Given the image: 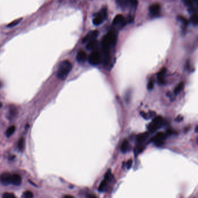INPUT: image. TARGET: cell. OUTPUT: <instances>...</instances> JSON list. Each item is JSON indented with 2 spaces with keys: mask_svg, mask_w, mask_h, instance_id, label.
Listing matches in <instances>:
<instances>
[{
  "mask_svg": "<svg viewBox=\"0 0 198 198\" xmlns=\"http://www.w3.org/2000/svg\"><path fill=\"white\" fill-rule=\"evenodd\" d=\"M183 120V116H182L181 115H178L177 118L176 119V121L178 122H180L181 121Z\"/></svg>",
  "mask_w": 198,
  "mask_h": 198,
  "instance_id": "4dcf8cb0",
  "label": "cell"
},
{
  "mask_svg": "<svg viewBox=\"0 0 198 198\" xmlns=\"http://www.w3.org/2000/svg\"><path fill=\"white\" fill-rule=\"evenodd\" d=\"M98 31H97V30L92 31L90 32L88 34H87L86 36L83 39L82 42L86 43V42H89L91 40L96 39V38L98 37Z\"/></svg>",
  "mask_w": 198,
  "mask_h": 198,
  "instance_id": "ba28073f",
  "label": "cell"
},
{
  "mask_svg": "<svg viewBox=\"0 0 198 198\" xmlns=\"http://www.w3.org/2000/svg\"><path fill=\"white\" fill-rule=\"evenodd\" d=\"M23 197L24 198H33L34 195L32 192L30 191H27L23 193Z\"/></svg>",
  "mask_w": 198,
  "mask_h": 198,
  "instance_id": "d4e9b609",
  "label": "cell"
},
{
  "mask_svg": "<svg viewBox=\"0 0 198 198\" xmlns=\"http://www.w3.org/2000/svg\"><path fill=\"white\" fill-rule=\"evenodd\" d=\"M22 20V18L19 19H17V20H15L13 21L12 22L10 23L8 25V27H13V26H15L18 24Z\"/></svg>",
  "mask_w": 198,
  "mask_h": 198,
  "instance_id": "cb8c5ba5",
  "label": "cell"
},
{
  "mask_svg": "<svg viewBox=\"0 0 198 198\" xmlns=\"http://www.w3.org/2000/svg\"><path fill=\"white\" fill-rule=\"evenodd\" d=\"M166 73V69L165 68H163L160 72L158 74V81L159 84H165V75Z\"/></svg>",
  "mask_w": 198,
  "mask_h": 198,
  "instance_id": "8fae6325",
  "label": "cell"
},
{
  "mask_svg": "<svg viewBox=\"0 0 198 198\" xmlns=\"http://www.w3.org/2000/svg\"><path fill=\"white\" fill-rule=\"evenodd\" d=\"M106 10L105 9H103L99 12L98 15L93 20L94 24L96 26H98L99 24H100L103 22L104 19L106 18Z\"/></svg>",
  "mask_w": 198,
  "mask_h": 198,
  "instance_id": "52a82bcc",
  "label": "cell"
},
{
  "mask_svg": "<svg viewBox=\"0 0 198 198\" xmlns=\"http://www.w3.org/2000/svg\"><path fill=\"white\" fill-rule=\"evenodd\" d=\"M148 130L151 132H155L158 129H159V127L155 125L154 123H153L152 122L151 123H150L148 126Z\"/></svg>",
  "mask_w": 198,
  "mask_h": 198,
  "instance_id": "44dd1931",
  "label": "cell"
},
{
  "mask_svg": "<svg viewBox=\"0 0 198 198\" xmlns=\"http://www.w3.org/2000/svg\"><path fill=\"white\" fill-rule=\"evenodd\" d=\"M87 59L86 53L83 51H80L76 56V59L79 63H84Z\"/></svg>",
  "mask_w": 198,
  "mask_h": 198,
  "instance_id": "30bf717a",
  "label": "cell"
},
{
  "mask_svg": "<svg viewBox=\"0 0 198 198\" xmlns=\"http://www.w3.org/2000/svg\"><path fill=\"white\" fill-rule=\"evenodd\" d=\"M129 148V143L128 141L127 140H123L121 147H120V150L122 153H125L128 151Z\"/></svg>",
  "mask_w": 198,
  "mask_h": 198,
  "instance_id": "9a60e30c",
  "label": "cell"
},
{
  "mask_svg": "<svg viewBox=\"0 0 198 198\" xmlns=\"http://www.w3.org/2000/svg\"><path fill=\"white\" fill-rule=\"evenodd\" d=\"M2 107V103L1 102H0V108Z\"/></svg>",
  "mask_w": 198,
  "mask_h": 198,
  "instance_id": "d590c367",
  "label": "cell"
},
{
  "mask_svg": "<svg viewBox=\"0 0 198 198\" xmlns=\"http://www.w3.org/2000/svg\"><path fill=\"white\" fill-rule=\"evenodd\" d=\"M160 6L159 4H153L151 5L149 8V10L151 14L153 16H157L160 12Z\"/></svg>",
  "mask_w": 198,
  "mask_h": 198,
  "instance_id": "9c48e42d",
  "label": "cell"
},
{
  "mask_svg": "<svg viewBox=\"0 0 198 198\" xmlns=\"http://www.w3.org/2000/svg\"><path fill=\"white\" fill-rule=\"evenodd\" d=\"M132 164V161L131 159H130L129 161H128V162H127V168L128 169L131 168Z\"/></svg>",
  "mask_w": 198,
  "mask_h": 198,
  "instance_id": "f546056e",
  "label": "cell"
},
{
  "mask_svg": "<svg viewBox=\"0 0 198 198\" xmlns=\"http://www.w3.org/2000/svg\"><path fill=\"white\" fill-rule=\"evenodd\" d=\"M98 45H99L98 41L96 39H93L88 42L86 48L89 50H94L98 47Z\"/></svg>",
  "mask_w": 198,
  "mask_h": 198,
  "instance_id": "7c38bea8",
  "label": "cell"
},
{
  "mask_svg": "<svg viewBox=\"0 0 198 198\" xmlns=\"http://www.w3.org/2000/svg\"><path fill=\"white\" fill-rule=\"evenodd\" d=\"M153 88H154V82L153 80H150L148 84L147 88L148 90L151 91L153 89Z\"/></svg>",
  "mask_w": 198,
  "mask_h": 198,
  "instance_id": "4316f807",
  "label": "cell"
},
{
  "mask_svg": "<svg viewBox=\"0 0 198 198\" xmlns=\"http://www.w3.org/2000/svg\"><path fill=\"white\" fill-rule=\"evenodd\" d=\"M24 147V140L23 138H21L17 143V147L20 151H22Z\"/></svg>",
  "mask_w": 198,
  "mask_h": 198,
  "instance_id": "ffe728a7",
  "label": "cell"
},
{
  "mask_svg": "<svg viewBox=\"0 0 198 198\" xmlns=\"http://www.w3.org/2000/svg\"><path fill=\"white\" fill-rule=\"evenodd\" d=\"M102 57L101 55L99 52L98 51H94L93 52L89 57V62L90 64L93 66H98L101 63Z\"/></svg>",
  "mask_w": 198,
  "mask_h": 198,
  "instance_id": "277c9868",
  "label": "cell"
},
{
  "mask_svg": "<svg viewBox=\"0 0 198 198\" xmlns=\"http://www.w3.org/2000/svg\"><path fill=\"white\" fill-rule=\"evenodd\" d=\"M141 115L145 119H149V116H148V114H146V113H145V112H141Z\"/></svg>",
  "mask_w": 198,
  "mask_h": 198,
  "instance_id": "1f68e13d",
  "label": "cell"
},
{
  "mask_svg": "<svg viewBox=\"0 0 198 198\" xmlns=\"http://www.w3.org/2000/svg\"><path fill=\"white\" fill-rule=\"evenodd\" d=\"M2 198H16V197H15V195H13L12 193L6 192L3 194Z\"/></svg>",
  "mask_w": 198,
  "mask_h": 198,
  "instance_id": "484cf974",
  "label": "cell"
},
{
  "mask_svg": "<svg viewBox=\"0 0 198 198\" xmlns=\"http://www.w3.org/2000/svg\"><path fill=\"white\" fill-rule=\"evenodd\" d=\"M183 2L186 5L189 6H192L194 1L193 0H183Z\"/></svg>",
  "mask_w": 198,
  "mask_h": 198,
  "instance_id": "83f0119b",
  "label": "cell"
},
{
  "mask_svg": "<svg viewBox=\"0 0 198 198\" xmlns=\"http://www.w3.org/2000/svg\"><path fill=\"white\" fill-rule=\"evenodd\" d=\"M110 176H111V171H110V170H108V171L105 174V179L109 180Z\"/></svg>",
  "mask_w": 198,
  "mask_h": 198,
  "instance_id": "f1b7e54d",
  "label": "cell"
},
{
  "mask_svg": "<svg viewBox=\"0 0 198 198\" xmlns=\"http://www.w3.org/2000/svg\"><path fill=\"white\" fill-rule=\"evenodd\" d=\"M116 2L121 8L125 9L128 6L135 8L137 6V0H116Z\"/></svg>",
  "mask_w": 198,
  "mask_h": 198,
  "instance_id": "5b68a950",
  "label": "cell"
},
{
  "mask_svg": "<svg viewBox=\"0 0 198 198\" xmlns=\"http://www.w3.org/2000/svg\"><path fill=\"white\" fill-rule=\"evenodd\" d=\"M184 83L183 82H181L174 89V93L176 95H177L179 93H180L183 89H184Z\"/></svg>",
  "mask_w": 198,
  "mask_h": 198,
  "instance_id": "e0dca14e",
  "label": "cell"
},
{
  "mask_svg": "<svg viewBox=\"0 0 198 198\" xmlns=\"http://www.w3.org/2000/svg\"><path fill=\"white\" fill-rule=\"evenodd\" d=\"M0 182L3 185L13 184L19 186L22 183V178L17 174L4 173L0 175Z\"/></svg>",
  "mask_w": 198,
  "mask_h": 198,
  "instance_id": "7a4b0ae2",
  "label": "cell"
},
{
  "mask_svg": "<svg viewBox=\"0 0 198 198\" xmlns=\"http://www.w3.org/2000/svg\"><path fill=\"white\" fill-rule=\"evenodd\" d=\"M107 180H106V179H104L100 184L99 185V187H98V191H100V192H102L104 191L105 188V187L107 184Z\"/></svg>",
  "mask_w": 198,
  "mask_h": 198,
  "instance_id": "d6986e66",
  "label": "cell"
},
{
  "mask_svg": "<svg viewBox=\"0 0 198 198\" xmlns=\"http://www.w3.org/2000/svg\"><path fill=\"white\" fill-rule=\"evenodd\" d=\"M178 19L184 25V26H187L189 24V21L188 20L184 17L182 16H178Z\"/></svg>",
  "mask_w": 198,
  "mask_h": 198,
  "instance_id": "7402d4cb",
  "label": "cell"
},
{
  "mask_svg": "<svg viewBox=\"0 0 198 198\" xmlns=\"http://www.w3.org/2000/svg\"><path fill=\"white\" fill-rule=\"evenodd\" d=\"M152 123H154L155 125H156L159 128L162 125V124L163 123V120L161 116H159L155 117L153 119Z\"/></svg>",
  "mask_w": 198,
  "mask_h": 198,
  "instance_id": "2e32d148",
  "label": "cell"
},
{
  "mask_svg": "<svg viewBox=\"0 0 198 198\" xmlns=\"http://www.w3.org/2000/svg\"><path fill=\"white\" fill-rule=\"evenodd\" d=\"M198 126H196V127H195V132L196 133H198Z\"/></svg>",
  "mask_w": 198,
  "mask_h": 198,
  "instance_id": "e575fe53",
  "label": "cell"
},
{
  "mask_svg": "<svg viewBox=\"0 0 198 198\" xmlns=\"http://www.w3.org/2000/svg\"><path fill=\"white\" fill-rule=\"evenodd\" d=\"M166 138V133L163 132H159L157 133L155 136L152 138V141L155 143V144L158 146L160 147L163 144L164 140Z\"/></svg>",
  "mask_w": 198,
  "mask_h": 198,
  "instance_id": "8992f818",
  "label": "cell"
},
{
  "mask_svg": "<svg viewBox=\"0 0 198 198\" xmlns=\"http://www.w3.org/2000/svg\"><path fill=\"white\" fill-rule=\"evenodd\" d=\"M148 136H149V134L148 133H142V134L138 135L137 137V139L138 143L140 145H142L143 144V143L148 138Z\"/></svg>",
  "mask_w": 198,
  "mask_h": 198,
  "instance_id": "5bb4252c",
  "label": "cell"
},
{
  "mask_svg": "<svg viewBox=\"0 0 198 198\" xmlns=\"http://www.w3.org/2000/svg\"><path fill=\"white\" fill-rule=\"evenodd\" d=\"M15 126H10V127H9L8 129H7V130H6V136L8 137H10L13 133H14V132H15Z\"/></svg>",
  "mask_w": 198,
  "mask_h": 198,
  "instance_id": "ac0fdd59",
  "label": "cell"
},
{
  "mask_svg": "<svg viewBox=\"0 0 198 198\" xmlns=\"http://www.w3.org/2000/svg\"><path fill=\"white\" fill-rule=\"evenodd\" d=\"M191 21L194 25H197L198 23V15L197 14H194L191 17Z\"/></svg>",
  "mask_w": 198,
  "mask_h": 198,
  "instance_id": "603a6c76",
  "label": "cell"
},
{
  "mask_svg": "<svg viewBox=\"0 0 198 198\" xmlns=\"http://www.w3.org/2000/svg\"><path fill=\"white\" fill-rule=\"evenodd\" d=\"M123 23H126L125 21H124V17L122 15H117L113 19V24H122V26H124Z\"/></svg>",
  "mask_w": 198,
  "mask_h": 198,
  "instance_id": "4fadbf2b",
  "label": "cell"
},
{
  "mask_svg": "<svg viewBox=\"0 0 198 198\" xmlns=\"http://www.w3.org/2000/svg\"><path fill=\"white\" fill-rule=\"evenodd\" d=\"M72 69V64L68 60L62 62L58 69L57 77L61 80H65Z\"/></svg>",
  "mask_w": 198,
  "mask_h": 198,
  "instance_id": "3957f363",
  "label": "cell"
},
{
  "mask_svg": "<svg viewBox=\"0 0 198 198\" xmlns=\"http://www.w3.org/2000/svg\"><path fill=\"white\" fill-rule=\"evenodd\" d=\"M63 198H73V197L72 195H65Z\"/></svg>",
  "mask_w": 198,
  "mask_h": 198,
  "instance_id": "836d02e7",
  "label": "cell"
},
{
  "mask_svg": "<svg viewBox=\"0 0 198 198\" xmlns=\"http://www.w3.org/2000/svg\"><path fill=\"white\" fill-rule=\"evenodd\" d=\"M87 198H97V197H96L95 195H89L87 196Z\"/></svg>",
  "mask_w": 198,
  "mask_h": 198,
  "instance_id": "d6a6232c",
  "label": "cell"
},
{
  "mask_svg": "<svg viewBox=\"0 0 198 198\" xmlns=\"http://www.w3.org/2000/svg\"><path fill=\"white\" fill-rule=\"evenodd\" d=\"M116 41L117 36L114 32H109L104 37L102 41V48L104 55L103 59L110 57L109 49L115 45Z\"/></svg>",
  "mask_w": 198,
  "mask_h": 198,
  "instance_id": "6da1fadb",
  "label": "cell"
}]
</instances>
